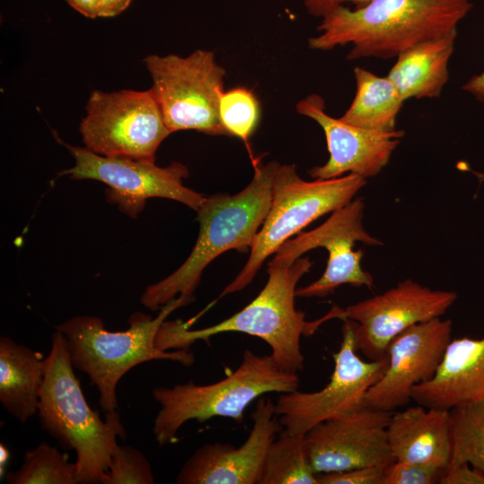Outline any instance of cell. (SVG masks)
I'll use <instances>...</instances> for the list:
<instances>
[{"instance_id": "ba28073f", "label": "cell", "mask_w": 484, "mask_h": 484, "mask_svg": "<svg viewBox=\"0 0 484 484\" xmlns=\"http://www.w3.org/2000/svg\"><path fill=\"white\" fill-rule=\"evenodd\" d=\"M143 62L152 79L151 91L170 133L195 130L227 135L219 115L226 72L213 52L197 49L185 57L150 55Z\"/></svg>"}, {"instance_id": "603a6c76", "label": "cell", "mask_w": 484, "mask_h": 484, "mask_svg": "<svg viewBox=\"0 0 484 484\" xmlns=\"http://www.w3.org/2000/svg\"><path fill=\"white\" fill-rule=\"evenodd\" d=\"M261 484H318L305 443V434L284 428L271 444Z\"/></svg>"}, {"instance_id": "7c38bea8", "label": "cell", "mask_w": 484, "mask_h": 484, "mask_svg": "<svg viewBox=\"0 0 484 484\" xmlns=\"http://www.w3.org/2000/svg\"><path fill=\"white\" fill-rule=\"evenodd\" d=\"M456 298L454 291L434 290L407 279L345 308L333 307L321 320L353 321L357 350L369 360H378L387 356L388 345L394 337L415 324L440 317Z\"/></svg>"}, {"instance_id": "277c9868", "label": "cell", "mask_w": 484, "mask_h": 484, "mask_svg": "<svg viewBox=\"0 0 484 484\" xmlns=\"http://www.w3.org/2000/svg\"><path fill=\"white\" fill-rule=\"evenodd\" d=\"M38 414L41 428L65 450L76 452L77 483H101L108 470L117 438H126L117 411L92 410L73 372L65 336L56 330L45 359Z\"/></svg>"}, {"instance_id": "9a60e30c", "label": "cell", "mask_w": 484, "mask_h": 484, "mask_svg": "<svg viewBox=\"0 0 484 484\" xmlns=\"http://www.w3.org/2000/svg\"><path fill=\"white\" fill-rule=\"evenodd\" d=\"M453 323L440 317L415 324L394 337L381 378L366 394L370 408L393 412L407 405L413 388L436 372L452 341Z\"/></svg>"}, {"instance_id": "7402d4cb", "label": "cell", "mask_w": 484, "mask_h": 484, "mask_svg": "<svg viewBox=\"0 0 484 484\" xmlns=\"http://www.w3.org/2000/svg\"><path fill=\"white\" fill-rule=\"evenodd\" d=\"M356 81L354 99L340 117L343 122L361 128L392 132L404 100L386 76H378L362 67L353 70Z\"/></svg>"}, {"instance_id": "836d02e7", "label": "cell", "mask_w": 484, "mask_h": 484, "mask_svg": "<svg viewBox=\"0 0 484 484\" xmlns=\"http://www.w3.org/2000/svg\"><path fill=\"white\" fill-rule=\"evenodd\" d=\"M462 90L471 94L477 100L484 103V71L471 77L462 86Z\"/></svg>"}, {"instance_id": "1f68e13d", "label": "cell", "mask_w": 484, "mask_h": 484, "mask_svg": "<svg viewBox=\"0 0 484 484\" xmlns=\"http://www.w3.org/2000/svg\"><path fill=\"white\" fill-rule=\"evenodd\" d=\"M75 11L86 18L99 17L100 0H65Z\"/></svg>"}, {"instance_id": "e0dca14e", "label": "cell", "mask_w": 484, "mask_h": 484, "mask_svg": "<svg viewBox=\"0 0 484 484\" xmlns=\"http://www.w3.org/2000/svg\"><path fill=\"white\" fill-rule=\"evenodd\" d=\"M297 111L315 121L325 136L329 159L308 170L315 179L339 177L345 173L366 179L375 177L388 164L404 135L402 130H368L335 118L325 112L324 101L316 94L298 101Z\"/></svg>"}, {"instance_id": "83f0119b", "label": "cell", "mask_w": 484, "mask_h": 484, "mask_svg": "<svg viewBox=\"0 0 484 484\" xmlns=\"http://www.w3.org/2000/svg\"><path fill=\"white\" fill-rule=\"evenodd\" d=\"M445 470L429 463L394 461L384 470L381 484H434Z\"/></svg>"}, {"instance_id": "9c48e42d", "label": "cell", "mask_w": 484, "mask_h": 484, "mask_svg": "<svg viewBox=\"0 0 484 484\" xmlns=\"http://www.w3.org/2000/svg\"><path fill=\"white\" fill-rule=\"evenodd\" d=\"M80 132L94 153L148 162L171 134L151 89L92 91Z\"/></svg>"}, {"instance_id": "8fae6325", "label": "cell", "mask_w": 484, "mask_h": 484, "mask_svg": "<svg viewBox=\"0 0 484 484\" xmlns=\"http://www.w3.org/2000/svg\"><path fill=\"white\" fill-rule=\"evenodd\" d=\"M65 145L75 164L59 175L103 182L109 187L108 200L132 218L140 213L149 198L171 199L196 212L206 197L183 184L188 169L180 162L161 168L155 162L106 157L85 147Z\"/></svg>"}, {"instance_id": "2e32d148", "label": "cell", "mask_w": 484, "mask_h": 484, "mask_svg": "<svg viewBox=\"0 0 484 484\" xmlns=\"http://www.w3.org/2000/svg\"><path fill=\"white\" fill-rule=\"evenodd\" d=\"M252 429L239 446L206 444L179 471V484H261L269 447L283 429L270 397H259L251 414Z\"/></svg>"}, {"instance_id": "4dcf8cb0", "label": "cell", "mask_w": 484, "mask_h": 484, "mask_svg": "<svg viewBox=\"0 0 484 484\" xmlns=\"http://www.w3.org/2000/svg\"><path fill=\"white\" fill-rule=\"evenodd\" d=\"M372 0H303L307 12L316 17H323L333 8L350 2L360 7Z\"/></svg>"}, {"instance_id": "d4e9b609", "label": "cell", "mask_w": 484, "mask_h": 484, "mask_svg": "<svg viewBox=\"0 0 484 484\" xmlns=\"http://www.w3.org/2000/svg\"><path fill=\"white\" fill-rule=\"evenodd\" d=\"M77 465L67 455L47 442L25 452L16 471L6 474L10 484H77Z\"/></svg>"}, {"instance_id": "4316f807", "label": "cell", "mask_w": 484, "mask_h": 484, "mask_svg": "<svg viewBox=\"0 0 484 484\" xmlns=\"http://www.w3.org/2000/svg\"><path fill=\"white\" fill-rule=\"evenodd\" d=\"M151 464L143 454L131 445H117L102 484H152Z\"/></svg>"}, {"instance_id": "6da1fadb", "label": "cell", "mask_w": 484, "mask_h": 484, "mask_svg": "<svg viewBox=\"0 0 484 484\" xmlns=\"http://www.w3.org/2000/svg\"><path fill=\"white\" fill-rule=\"evenodd\" d=\"M472 5L471 0H372L355 9L341 4L322 17L308 47L330 50L351 44L349 60L389 59L457 31Z\"/></svg>"}, {"instance_id": "4fadbf2b", "label": "cell", "mask_w": 484, "mask_h": 484, "mask_svg": "<svg viewBox=\"0 0 484 484\" xmlns=\"http://www.w3.org/2000/svg\"><path fill=\"white\" fill-rule=\"evenodd\" d=\"M365 203L355 198L332 212L319 227L301 233L284 242L273 255L285 260L296 261L309 250L324 247L328 252L327 265L323 275L306 287L296 290V297L324 298L342 284L372 288V275L361 267L364 252L354 250L356 242L367 246L383 243L371 236L363 225Z\"/></svg>"}, {"instance_id": "d6a6232c", "label": "cell", "mask_w": 484, "mask_h": 484, "mask_svg": "<svg viewBox=\"0 0 484 484\" xmlns=\"http://www.w3.org/2000/svg\"><path fill=\"white\" fill-rule=\"evenodd\" d=\"M132 0H100L99 17L117 16L129 6Z\"/></svg>"}, {"instance_id": "ffe728a7", "label": "cell", "mask_w": 484, "mask_h": 484, "mask_svg": "<svg viewBox=\"0 0 484 484\" xmlns=\"http://www.w3.org/2000/svg\"><path fill=\"white\" fill-rule=\"evenodd\" d=\"M457 31L421 42L402 52L387 77L402 99L438 98L449 77L448 63Z\"/></svg>"}, {"instance_id": "d6986e66", "label": "cell", "mask_w": 484, "mask_h": 484, "mask_svg": "<svg viewBox=\"0 0 484 484\" xmlns=\"http://www.w3.org/2000/svg\"><path fill=\"white\" fill-rule=\"evenodd\" d=\"M387 437L395 461L436 465L451 460L449 410L418 404L392 412Z\"/></svg>"}, {"instance_id": "f546056e", "label": "cell", "mask_w": 484, "mask_h": 484, "mask_svg": "<svg viewBox=\"0 0 484 484\" xmlns=\"http://www.w3.org/2000/svg\"><path fill=\"white\" fill-rule=\"evenodd\" d=\"M441 484H484V473L467 462L447 468L440 480Z\"/></svg>"}, {"instance_id": "5bb4252c", "label": "cell", "mask_w": 484, "mask_h": 484, "mask_svg": "<svg viewBox=\"0 0 484 484\" xmlns=\"http://www.w3.org/2000/svg\"><path fill=\"white\" fill-rule=\"evenodd\" d=\"M391 414L366 405L312 428L305 434V443L315 473L385 469L393 462L387 437Z\"/></svg>"}, {"instance_id": "44dd1931", "label": "cell", "mask_w": 484, "mask_h": 484, "mask_svg": "<svg viewBox=\"0 0 484 484\" xmlns=\"http://www.w3.org/2000/svg\"><path fill=\"white\" fill-rule=\"evenodd\" d=\"M44 373L41 353L0 338V402L21 423L38 412Z\"/></svg>"}, {"instance_id": "30bf717a", "label": "cell", "mask_w": 484, "mask_h": 484, "mask_svg": "<svg viewBox=\"0 0 484 484\" xmlns=\"http://www.w3.org/2000/svg\"><path fill=\"white\" fill-rule=\"evenodd\" d=\"M355 323L343 320L342 341L333 354L334 367L328 384L320 391L280 393L275 413L283 428L292 434H306L315 426L366 406V394L385 373L387 356L365 361L357 354Z\"/></svg>"}, {"instance_id": "3957f363", "label": "cell", "mask_w": 484, "mask_h": 484, "mask_svg": "<svg viewBox=\"0 0 484 484\" xmlns=\"http://www.w3.org/2000/svg\"><path fill=\"white\" fill-rule=\"evenodd\" d=\"M280 165L254 160L253 179L242 191L205 197L196 211L199 234L192 252L170 275L145 289L141 296L145 307L158 310L180 295L193 297L203 270L217 256L231 249L250 250L269 212Z\"/></svg>"}, {"instance_id": "7a4b0ae2", "label": "cell", "mask_w": 484, "mask_h": 484, "mask_svg": "<svg viewBox=\"0 0 484 484\" xmlns=\"http://www.w3.org/2000/svg\"><path fill=\"white\" fill-rule=\"evenodd\" d=\"M311 266L307 257L289 261L273 256L268 264L266 284L239 312L199 330H188L189 324L180 320L165 321L156 335L157 347L162 350H187L196 341L219 333H244L264 340L281 369L298 373L304 367L301 336L312 334L320 326L318 319L307 321L305 314L295 307L297 283Z\"/></svg>"}, {"instance_id": "52a82bcc", "label": "cell", "mask_w": 484, "mask_h": 484, "mask_svg": "<svg viewBox=\"0 0 484 484\" xmlns=\"http://www.w3.org/2000/svg\"><path fill=\"white\" fill-rule=\"evenodd\" d=\"M366 184V178L354 174L306 181L298 175L295 165L281 164L269 212L250 248L248 260L219 298L245 289L264 261L284 242L321 216L349 203Z\"/></svg>"}, {"instance_id": "ac0fdd59", "label": "cell", "mask_w": 484, "mask_h": 484, "mask_svg": "<svg viewBox=\"0 0 484 484\" xmlns=\"http://www.w3.org/2000/svg\"><path fill=\"white\" fill-rule=\"evenodd\" d=\"M411 399L445 410L484 400V337L452 339L433 377L416 385Z\"/></svg>"}, {"instance_id": "cb8c5ba5", "label": "cell", "mask_w": 484, "mask_h": 484, "mask_svg": "<svg viewBox=\"0 0 484 484\" xmlns=\"http://www.w3.org/2000/svg\"><path fill=\"white\" fill-rule=\"evenodd\" d=\"M449 427L452 450L447 468L467 462L484 473V400L451 408Z\"/></svg>"}, {"instance_id": "5b68a950", "label": "cell", "mask_w": 484, "mask_h": 484, "mask_svg": "<svg viewBox=\"0 0 484 484\" xmlns=\"http://www.w3.org/2000/svg\"><path fill=\"white\" fill-rule=\"evenodd\" d=\"M194 300V296L180 295L164 305L155 318L135 312L130 315L125 331L109 332L103 321L94 315H77L56 326L65 336L73 367L87 374L97 386L99 403L105 413L116 411L117 383L135 366L157 359L178 362L185 367L194 364V354L188 350H162L155 342L166 318Z\"/></svg>"}, {"instance_id": "8992f818", "label": "cell", "mask_w": 484, "mask_h": 484, "mask_svg": "<svg viewBox=\"0 0 484 484\" xmlns=\"http://www.w3.org/2000/svg\"><path fill=\"white\" fill-rule=\"evenodd\" d=\"M297 373L286 372L272 355L243 353L238 367L225 378L210 384L158 386L152 395L160 405L152 432L160 446L177 441V433L188 420L203 422L214 417L242 423L248 405L265 393H285L298 389Z\"/></svg>"}, {"instance_id": "484cf974", "label": "cell", "mask_w": 484, "mask_h": 484, "mask_svg": "<svg viewBox=\"0 0 484 484\" xmlns=\"http://www.w3.org/2000/svg\"><path fill=\"white\" fill-rule=\"evenodd\" d=\"M219 115L227 135L241 139L247 146L261 116L258 99L245 87L223 91L219 103Z\"/></svg>"}, {"instance_id": "e575fe53", "label": "cell", "mask_w": 484, "mask_h": 484, "mask_svg": "<svg viewBox=\"0 0 484 484\" xmlns=\"http://www.w3.org/2000/svg\"><path fill=\"white\" fill-rule=\"evenodd\" d=\"M10 458L8 449L3 445H0V474L3 476L5 471V464Z\"/></svg>"}, {"instance_id": "f1b7e54d", "label": "cell", "mask_w": 484, "mask_h": 484, "mask_svg": "<svg viewBox=\"0 0 484 484\" xmlns=\"http://www.w3.org/2000/svg\"><path fill=\"white\" fill-rule=\"evenodd\" d=\"M383 468L362 467L316 474L318 484H381Z\"/></svg>"}]
</instances>
